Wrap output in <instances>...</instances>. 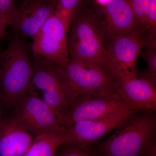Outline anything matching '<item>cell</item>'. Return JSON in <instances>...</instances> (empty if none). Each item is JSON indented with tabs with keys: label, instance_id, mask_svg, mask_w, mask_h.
I'll list each match as a JSON object with an SVG mask.
<instances>
[{
	"label": "cell",
	"instance_id": "7",
	"mask_svg": "<svg viewBox=\"0 0 156 156\" xmlns=\"http://www.w3.org/2000/svg\"><path fill=\"white\" fill-rule=\"evenodd\" d=\"M128 106L115 92H99L78 95L62 114L66 128L81 121L97 119Z\"/></svg>",
	"mask_w": 156,
	"mask_h": 156
},
{
	"label": "cell",
	"instance_id": "24",
	"mask_svg": "<svg viewBox=\"0 0 156 156\" xmlns=\"http://www.w3.org/2000/svg\"><path fill=\"white\" fill-rule=\"evenodd\" d=\"M2 100V95H1V90H0V106H1V102ZM1 111H0V118H1Z\"/></svg>",
	"mask_w": 156,
	"mask_h": 156
},
{
	"label": "cell",
	"instance_id": "2",
	"mask_svg": "<svg viewBox=\"0 0 156 156\" xmlns=\"http://www.w3.org/2000/svg\"><path fill=\"white\" fill-rule=\"evenodd\" d=\"M30 49L24 36L16 33L0 54V90L2 100L11 106L28 92L33 74Z\"/></svg>",
	"mask_w": 156,
	"mask_h": 156
},
{
	"label": "cell",
	"instance_id": "5",
	"mask_svg": "<svg viewBox=\"0 0 156 156\" xmlns=\"http://www.w3.org/2000/svg\"><path fill=\"white\" fill-rule=\"evenodd\" d=\"M151 40L141 33L116 37L105 45L102 68L115 81L135 76L141 48Z\"/></svg>",
	"mask_w": 156,
	"mask_h": 156
},
{
	"label": "cell",
	"instance_id": "22",
	"mask_svg": "<svg viewBox=\"0 0 156 156\" xmlns=\"http://www.w3.org/2000/svg\"><path fill=\"white\" fill-rule=\"evenodd\" d=\"M8 26L5 19L0 13V40L4 37L6 27Z\"/></svg>",
	"mask_w": 156,
	"mask_h": 156
},
{
	"label": "cell",
	"instance_id": "23",
	"mask_svg": "<svg viewBox=\"0 0 156 156\" xmlns=\"http://www.w3.org/2000/svg\"><path fill=\"white\" fill-rule=\"evenodd\" d=\"M48 1L56 9V7H57V5H58V0H48Z\"/></svg>",
	"mask_w": 156,
	"mask_h": 156
},
{
	"label": "cell",
	"instance_id": "1",
	"mask_svg": "<svg viewBox=\"0 0 156 156\" xmlns=\"http://www.w3.org/2000/svg\"><path fill=\"white\" fill-rule=\"evenodd\" d=\"M101 5L96 0H83L70 20L68 30L70 60L102 68L106 39Z\"/></svg>",
	"mask_w": 156,
	"mask_h": 156
},
{
	"label": "cell",
	"instance_id": "14",
	"mask_svg": "<svg viewBox=\"0 0 156 156\" xmlns=\"http://www.w3.org/2000/svg\"><path fill=\"white\" fill-rule=\"evenodd\" d=\"M33 135L19 117L0 118V156H23Z\"/></svg>",
	"mask_w": 156,
	"mask_h": 156
},
{
	"label": "cell",
	"instance_id": "3",
	"mask_svg": "<svg viewBox=\"0 0 156 156\" xmlns=\"http://www.w3.org/2000/svg\"><path fill=\"white\" fill-rule=\"evenodd\" d=\"M106 139L92 145L98 156H139L156 138L155 113L138 111Z\"/></svg>",
	"mask_w": 156,
	"mask_h": 156
},
{
	"label": "cell",
	"instance_id": "21",
	"mask_svg": "<svg viewBox=\"0 0 156 156\" xmlns=\"http://www.w3.org/2000/svg\"><path fill=\"white\" fill-rule=\"evenodd\" d=\"M139 156H156V140L152 141Z\"/></svg>",
	"mask_w": 156,
	"mask_h": 156
},
{
	"label": "cell",
	"instance_id": "18",
	"mask_svg": "<svg viewBox=\"0 0 156 156\" xmlns=\"http://www.w3.org/2000/svg\"><path fill=\"white\" fill-rule=\"evenodd\" d=\"M83 0H58L56 13L70 21Z\"/></svg>",
	"mask_w": 156,
	"mask_h": 156
},
{
	"label": "cell",
	"instance_id": "12",
	"mask_svg": "<svg viewBox=\"0 0 156 156\" xmlns=\"http://www.w3.org/2000/svg\"><path fill=\"white\" fill-rule=\"evenodd\" d=\"M101 9L107 42L116 37L136 33L145 35L126 0H109L102 5Z\"/></svg>",
	"mask_w": 156,
	"mask_h": 156
},
{
	"label": "cell",
	"instance_id": "10",
	"mask_svg": "<svg viewBox=\"0 0 156 156\" xmlns=\"http://www.w3.org/2000/svg\"><path fill=\"white\" fill-rule=\"evenodd\" d=\"M76 95L89 92H115V80L102 68L70 59L65 69Z\"/></svg>",
	"mask_w": 156,
	"mask_h": 156
},
{
	"label": "cell",
	"instance_id": "20",
	"mask_svg": "<svg viewBox=\"0 0 156 156\" xmlns=\"http://www.w3.org/2000/svg\"><path fill=\"white\" fill-rule=\"evenodd\" d=\"M19 0H0V13L10 26Z\"/></svg>",
	"mask_w": 156,
	"mask_h": 156
},
{
	"label": "cell",
	"instance_id": "11",
	"mask_svg": "<svg viewBox=\"0 0 156 156\" xmlns=\"http://www.w3.org/2000/svg\"><path fill=\"white\" fill-rule=\"evenodd\" d=\"M56 11L48 0H19L10 26L16 33L33 39Z\"/></svg>",
	"mask_w": 156,
	"mask_h": 156
},
{
	"label": "cell",
	"instance_id": "6",
	"mask_svg": "<svg viewBox=\"0 0 156 156\" xmlns=\"http://www.w3.org/2000/svg\"><path fill=\"white\" fill-rule=\"evenodd\" d=\"M69 22L56 12L47 19L32 39L33 54L43 56L65 69L69 62L68 48Z\"/></svg>",
	"mask_w": 156,
	"mask_h": 156
},
{
	"label": "cell",
	"instance_id": "16",
	"mask_svg": "<svg viewBox=\"0 0 156 156\" xmlns=\"http://www.w3.org/2000/svg\"><path fill=\"white\" fill-rule=\"evenodd\" d=\"M147 64L144 71L137 70L136 76L144 78L156 85V38L147 43L141 48L140 53Z\"/></svg>",
	"mask_w": 156,
	"mask_h": 156
},
{
	"label": "cell",
	"instance_id": "13",
	"mask_svg": "<svg viewBox=\"0 0 156 156\" xmlns=\"http://www.w3.org/2000/svg\"><path fill=\"white\" fill-rule=\"evenodd\" d=\"M156 85L144 78L126 76L115 81V93L128 106L156 113Z\"/></svg>",
	"mask_w": 156,
	"mask_h": 156
},
{
	"label": "cell",
	"instance_id": "17",
	"mask_svg": "<svg viewBox=\"0 0 156 156\" xmlns=\"http://www.w3.org/2000/svg\"><path fill=\"white\" fill-rule=\"evenodd\" d=\"M55 156H98L92 146L64 142L56 151Z\"/></svg>",
	"mask_w": 156,
	"mask_h": 156
},
{
	"label": "cell",
	"instance_id": "19",
	"mask_svg": "<svg viewBox=\"0 0 156 156\" xmlns=\"http://www.w3.org/2000/svg\"><path fill=\"white\" fill-rule=\"evenodd\" d=\"M134 12L135 17L142 26L144 33L147 11L150 0H126Z\"/></svg>",
	"mask_w": 156,
	"mask_h": 156
},
{
	"label": "cell",
	"instance_id": "15",
	"mask_svg": "<svg viewBox=\"0 0 156 156\" xmlns=\"http://www.w3.org/2000/svg\"><path fill=\"white\" fill-rule=\"evenodd\" d=\"M66 128L63 127L35 136L23 156H55L57 149L65 142Z\"/></svg>",
	"mask_w": 156,
	"mask_h": 156
},
{
	"label": "cell",
	"instance_id": "8",
	"mask_svg": "<svg viewBox=\"0 0 156 156\" xmlns=\"http://www.w3.org/2000/svg\"><path fill=\"white\" fill-rule=\"evenodd\" d=\"M138 111L127 107L100 119L74 123L66 128L64 136L65 142L93 145Z\"/></svg>",
	"mask_w": 156,
	"mask_h": 156
},
{
	"label": "cell",
	"instance_id": "4",
	"mask_svg": "<svg viewBox=\"0 0 156 156\" xmlns=\"http://www.w3.org/2000/svg\"><path fill=\"white\" fill-rule=\"evenodd\" d=\"M33 74L28 92L60 113L66 112L76 95L66 73L53 62L33 54Z\"/></svg>",
	"mask_w": 156,
	"mask_h": 156
},
{
	"label": "cell",
	"instance_id": "9",
	"mask_svg": "<svg viewBox=\"0 0 156 156\" xmlns=\"http://www.w3.org/2000/svg\"><path fill=\"white\" fill-rule=\"evenodd\" d=\"M17 105V115L34 137L65 127L62 125V113L56 111L32 93L27 92Z\"/></svg>",
	"mask_w": 156,
	"mask_h": 156
}]
</instances>
